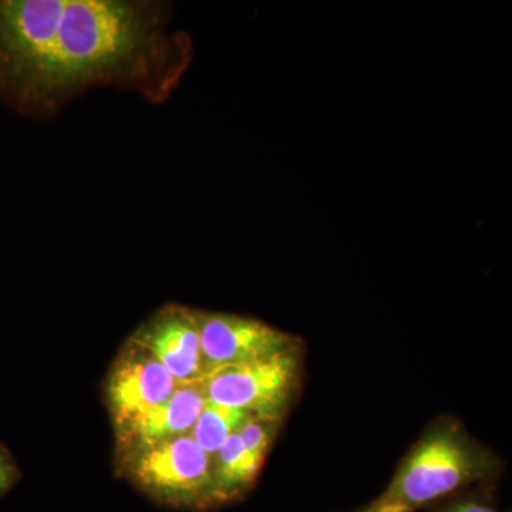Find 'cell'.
<instances>
[{"label":"cell","mask_w":512,"mask_h":512,"mask_svg":"<svg viewBox=\"0 0 512 512\" xmlns=\"http://www.w3.org/2000/svg\"><path fill=\"white\" fill-rule=\"evenodd\" d=\"M363 512H413L402 504L396 503H373Z\"/></svg>","instance_id":"obj_15"},{"label":"cell","mask_w":512,"mask_h":512,"mask_svg":"<svg viewBox=\"0 0 512 512\" xmlns=\"http://www.w3.org/2000/svg\"><path fill=\"white\" fill-rule=\"evenodd\" d=\"M207 402L204 379L180 383L164 403L124 430L121 436L128 450L185 436L190 434Z\"/></svg>","instance_id":"obj_9"},{"label":"cell","mask_w":512,"mask_h":512,"mask_svg":"<svg viewBox=\"0 0 512 512\" xmlns=\"http://www.w3.org/2000/svg\"><path fill=\"white\" fill-rule=\"evenodd\" d=\"M194 312L208 375L218 367L254 362L293 348L295 338L261 320L229 313Z\"/></svg>","instance_id":"obj_6"},{"label":"cell","mask_w":512,"mask_h":512,"mask_svg":"<svg viewBox=\"0 0 512 512\" xmlns=\"http://www.w3.org/2000/svg\"><path fill=\"white\" fill-rule=\"evenodd\" d=\"M66 0H0V104L28 116Z\"/></svg>","instance_id":"obj_3"},{"label":"cell","mask_w":512,"mask_h":512,"mask_svg":"<svg viewBox=\"0 0 512 512\" xmlns=\"http://www.w3.org/2000/svg\"><path fill=\"white\" fill-rule=\"evenodd\" d=\"M261 466L238 433L232 434L212 457V503H222L244 493L254 483Z\"/></svg>","instance_id":"obj_10"},{"label":"cell","mask_w":512,"mask_h":512,"mask_svg":"<svg viewBox=\"0 0 512 512\" xmlns=\"http://www.w3.org/2000/svg\"><path fill=\"white\" fill-rule=\"evenodd\" d=\"M170 23L171 8L163 2L66 0L26 117L46 119L97 86L163 103L192 59L191 37L170 32Z\"/></svg>","instance_id":"obj_1"},{"label":"cell","mask_w":512,"mask_h":512,"mask_svg":"<svg viewBox=\"0 0 512 512\" xmlns=\"http://www.w3.org/2000/svg\"><path fill=\"white\" fill-rule=\"evenodd\" d=\"M128 453L131 477L151 494L174 504L212 503V457L190 434Z\"/></svg>","instance_id":"obj_5"},{"label":"cell","mask_w":512,"mask_h":512,"mask_svg":"<svg viewBox=\"0 0 512 512\" xmlns=\"http://www.w3.org/2000/svg\"><path fill=\"white\" fill-rule=\"evenodd\" d=\"M493 463L460 427H436L417 443L377 503L402 504L414 511L481 480Z\"/></svg>","instance_id":"obj_2"},{"label":"cell","mask_w":512,"mask_h":512,"mask_svg":"<svg viewBox=\"0 0 512 512\" xmlns=\"http://www.w3.org/2000/svg\"><path fill=\"white\" fill-rule=\"evenodd\" d=\"M299 373V349L293 346L265 359L212 370L204 377L205 393L212 403L278 423L291 404Z\"/></svg>","instance_id":"obj_4"},{"label":"cell","mask_w":512,"mask_h":512,"mask_svg":"<svg viewBox=\"0 0 512 512\" xmlns=\"http://www.w3.org/2000/svg\"><path fill=\"white\" fill-rule=\"evenodd\" d=\"M440 512H498L495 510L493 505L485 503V501L481 500H461L457 501V503H453L447 505L446 508H443Z\"/></svg>","instance_id":"obj_13"},{"label":"cell","mask_w":512,"mask_h":512,"mask_svg":"<svg viewBox=\"0 0 512 512\" xmlns=\"http://www.w3.org/2000/svg\"><path fill=\"white\" fill-rule=\"evenodd\" d=\"M249 417H252L251 414L245 410L221 406L208 400L200 417L195 421L190 436L208 456L214 457L222 444L232 434L238 433Z\"/></svg>","instance_id":"obj_11"},{"label":"cell","mask_w":512,"mask_h":512,"mask_svg":"<svg viewBox=\"0 0 512 512\" xmlns=\"http://www.w3.org/2000/svg\"><path fill=\"white\" fill-rule=\"evenodd\" d=\"M16 477L15 466L9 457L0 450V495L5 493L6 490L13 484Z\"/></svg>","instance_id":"obj_14"},{"label":"cell","mask_w":512,"mask_h":512,"mask_svg":"<svg viewBox=\"0 0 512 512\" xmlns=\"http://www.w3.org/2000/svg\"><path fill=\"white\" fill-rule=\"evenodd\" d=\"M276 426H278L276 421L252 416L238 430V436L241 437L245 448L261 464L264 463L266 453L274 440Z\"/></svg>","instance_id":"obj_12"},{"label":"cell","mask_w":512,"mask_h":512,"mask_svg":"<svg viewBox=\"0 0 512 512\" xmlns=\"http://www.w3.org/2000/svg\"><path fill=\"white\" fill-rule=\"evenodd\" d=\"M131 343L150 353L178 383L208 375L192 309L168 305L137 330Z\"/></svg>","instance_id":"obj_8"},{"label":"cell","mask_w":512,"mask_h":512,"mask_svg":"<svg viewBox=\"0 0 512 512\" xmlns=\"http://www.w3.org/2000/svg\"><path fill=\"white\" fill-rule=\"evenodd\" d=\"M178 384L150 353L130 342L107 380V400L120 433L164 403Z\"/></svg>","instance_id":"obj_7"}]
</instances>
